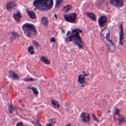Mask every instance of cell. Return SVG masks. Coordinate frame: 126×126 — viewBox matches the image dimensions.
Listing matches in <instances>:
<instances>
[{"label": "cell", "mask_w": 126, "mask_h": 126, "mask_svg": "<svg viewBox=\"0 0 126 126\" xmlns=\"http://www.w3.org/2000/svg\"><path fill=\"white\" fill-rule=\"evenodd\" d=\"M81 32H82V31L78 29H74L71 32H68L69 35H67L66 41L67 42H73L80 48L82 49L83 42L79 35V33Z\"/></svg>", "instance_id": "cell-1"}, {"label": "cell", "mask_w": 126, "mask_h": 126, "mask_svg": "<svg viewBox=\"0 0 126 126\" xmlns=\"http://www.w3.org/2000/svg\"><path fill=\"white\" fill-rule=\"evenodd\" d=\"M33 4L37 9L45 11L49 10L52 7L53 1V0H35Z\"/></svg>", "instance_id": "cell-2"}, {"label": "cell", "mask_w": 126, "mask_h": 126, "mask_svg": "<svg viewBox=\"0 0 126 126\" xmlns=\"http://www.w3.org/2000/svg\"><path fill=\"white\" fill-rule=\"evenodd\" d=\"M24 34L29 38H33L37 34V31L34 26L30 23H26L22 26Z\"/></svg>", "instance_id": "cell-3"}, {"label": "cell", "mask_w": 126, "mask_h": 126, "mask_svg": "<svg viewBox=\"0 0 126 126\" xmlns=\"http://www.w3.org/2000/svg\"><path fill=\"white\" fill-rule=\"evenodd\" d=\"M101 35L102 37V38L104 39L105 41H107V44L108 46L110 47L112 49V50H113V48L115 49V45L113 44V43L111 41V40H110L109 38V35H110V33L109 31L107 29H105L103 31H102L101 32Z\"/></svg>", "instance_id": "cell-4"}, {"label": "cell", "mask_w": 126, "mask_h": 126, "mask_svg": "<svg viewBox=\"0 0 126 126\" xmlns=\"http://www.w3.org/2000/svg\"><path fill=\"white\" fill-rule=\"evenodd\" d=\"M76 17H77V15L75 13L64 15V19L66 21L71 22V23H74L76 21Z\"/></svg>", "instance_id": "cell-5"}, {"label": "cell", "mask_w": 126, "mask_h": 126, "mask_svg": "<svg viewBox=\"0 0 126 126\" xmlns=\"http://www.w3.org/2000/svg\"><path fill=\"white\" fill-rule=\"evenodd\" d=\"M110 1L113 5L117 7L122 6L124 3V0H110Z\"/></svg>", "instance_id": "cell-6"}, {"label": "cell", "mask_w": 126, "mask_h": 126, "mask_svg": "<svg viewBox=\"0 0 126 126\" xmlns=\"http://www.w3.org/2000/svg\"><path fill=\"white\" fill-rule=\"evenodd\" d=\"M107 22V18L106 17H105L104 16H102L100 17L98 20L99 25L101 27H104L105 25V24H106Z\"/></svg>", "instance_id": "cell-7"}, {"label": "cell", "mask_w": 126, "mask_h": 126, "mask_svg": "<svg viewBox=\"0 0 126 126\" xmlns=\"http://www.w3.org/2000/svg\"><path fill=\"white\" fill-rule=\"evenodd\" d=\"M81 117L82 119V120L84 123H88L90 121V116L89 114L86 113V112H83L82 113L81 115Z\"/></svg>", "instance_id": "cell-8"}, {"label": "cell", "mask_w": 126, "mask_h": 126, "mask_svg": "<svg viewBox=\"0 0 126 126\" xmlns=\"http://www.w3.org/2000/svg\"><path fill=\"white\" fill-rule=\"evenodd\" d=\"M124 32L123 29V26L122 25H120V38H119V44L121 45H123L124 42Z\"/></svg>", "instance_id": "cell-9"}, {"label": "cell", "mask_w": 126, "mask_h": 126, "mask_svg": "<svg viewBox=\"0 0 126 126\" xmlns=\"http://www.w3.org/2000/svg\"><path fill=\"white\" fill-rule=\"evenodd\" d=\"M13 17L17 22H19L22 18V15L19 11H17L13 14Z\"/></svg>", "instance_id": "cell-10"}, {"label": "cell", "mask_w": 126, "mask_h": 126, "mask_svg": "<svg viewBox=\"0 0 126 126\" xmlns=\"http://www.w3.org/2000/svg\"><path fill=\"white\" fill-rule=\"evenodd\" d=\"M16 5V3L15 1H10L6 4V9L8 10H10L12 9H13Z\"/></svg>", "instance_id": "cell-11"}, {"label": "cell", "mask_w": 126, "mask_h": 126, "mask_svg": "<svg viewBox=\"0 0 126 126\" xmlns=\"http://www.w3.org/2000/svg\"><path fill=\"white\" fill-rule=\"evenodd\" d=\"M8 74H9V77H10L13 79H18L19 78V76L13 71L9 70L8 72Z\"/></svg>", "instance_id": "cell-12"}, {"label": "cell", "mask_w": 126, "mask_h": 126, "mask_svg": "<svg viewBox=\"0 0 126 126\" xmlns=\"http://www.w3.org/2000/svg\"><path fill=\"white\" fill-rule=\"evenodd\" d=\"M27 14H28L29 16L32 19H34L36 18V15L35 14V13L32 11H30L29 10H27Z\"/></svg>", "instance_id": "cell-13"}, {"label": "cell", "mask_w": 126, "mask_h": 126, "mask_svg": "<svg viewBox=\"0 0 126 126\" xmlns=\"http://www.w3.org/2000/svg\"><path fill=\"white\" fill-rule=\"evenodd\" d=\"M86 15L89 17L91 19H92L93 21H95L96 20V17L94 14L91 12H87L86 13Z\"/></svg>", "instance_id": "cell-14"}, {"label": "cell", "mask_w": 126, "mask_h": 126, "mask_svg": "<svg viewBox=\"0 0 126 126\" xmlns=\"http://www.w3.org/2000/svg\"><path fill=\"white\" fill-rule=\"evenodd\" d=\"M78 81L81 84H84L85 82V75H80L78 78Z\"/></svg>", "instance_id": "cell-15"}, {"label": "cell", "mask_w": 126, "mask_h": 126, "mask_svg": "<svg viewBox=\"0 0 126 126\" xmlns=\"http://www.w3.org/2000/svg\"><path fill=\"white\" fill-rule=\"evenodd\" d=\"M51 103L53 104V105L56 108H57V107L58 108V107H60V105L59 103V102L57 100H56L54 99H52L51 100Z\"/></svg>", "instance_id": "cell-16"}, {"label": "cell", "mask_w": 126, "mask_h": 126, "mask_svg": "<svg viewBox=\"0 0 126 126\" xmlns=\"http://www.w3.org/2000/svg\"><path fill=\"white\" fill-rule=\"evenodd\" d=\"M41 23L42 24H43V25H47V24H48V19L46 17H42L41 18Z\"/></svg>", "instance_id": "cell-17"}, {"label": "cell", "mask_w": 126, "mask_h": 126, "mask_svg": "<svg viewBox=\"0 0 126 126\" xmlns=\"http://www.w3.org/2000/svg\"><path fill=\"white\" fill-rule=\"evenodd\" d=\"M27 89H30V90H32V91H33V93L34 94H38V92L37 91V90L36 89V88H34V87H28L27 88Z\"/></svg>", "instance_id": "cell-18"}, {"label": "cell", "mask_w": 126, "mask_h": 126, "mask_svg": "<svg viewBox=\"0 0 126 126\" xmlns=\"http://www.w3.org/2000/svg\"><path fill=\"white\" fill-rule=\"evenodd\" d=\"M40 59H41V60L42 62H43L47 64H50V61L48 60V59L46 57H41L40 58Z\"/></svg>", "instance_id": "cell-19"}, {"label": "cell", "mask_w": 126, "mask_h": 126, "mask_svg": "<svg viewBox=\"0 0 126 126\" xmlns=\"http://www.w3.org/2000/svg\"><path fill=\"white\" fill-rule=\"evenodd\" d=\"M71 9V6L70 5H67L66 6H65L63 9V10L64 11V12H68L69 11L70 9Z\"/></svg>", "instance_id": "cell-20"}, {"label": "cell", "mask_w": 126, "mask_h": 126, "mask_svg": "<svg viewBox=\"0 0 126 126\" xmlns=\"http://www.w3.org/2000/svg\"><path fill=\"white\" fill-rule=\"evenodd\" d=\"M28 51L32 55L34 54V48H33V47L32 46H30L28 47Z\"/></svg>", "instance_id": "cell-21"}, {"label": "cell", "mask_w": 126, "mask_h": 126, "mask_svg": "<svg viewBox=\"0 0 126 126\" xmlns=\"http://www.w3.org/2000/svg\"><path fill=\"white\" fill-rule=\"evenodd\" d=\"M63 0H56V7H59L60 4L62 3Z\"/></svg>", "instance_id": "cell-22"}, {"label": "cell", "mask_w": 126, "mask_h": 126, "mask_svg": "<svg viewBox=\"0 0 126 126\" xmlns=\"http://www.w3.org/2000/svg\"><path fill=\"white\" fill-rule=\"evenodd\" d=\"M8 109H9V111L10 113H11L14 109V106H13V105L12 104H10V105H9V106H8Z\"/></svg>", "instance_id": "cell-23"}, {"label": "cell", "mask_w": 126, "mask_h": 126, "mask_svg": "<svg viewBox=\"0 0 126 126\" xmlns=\"http://www.w3.org/2000/svg\"><path fill=\"white\" fill-rule=\"evenodd\" d=\"M12 36H13L14 37V38H16L19 36V35L15 32H12Z\"/></svg>", "instance_id": "cell-24"}, {"label": "cell", "mask_w": 126, "mask_h": 126, "mask_svg": "<svg viewBox=\"0 0 126 126\" xmlns=\"http://www.w3.org/2000/svg\"><path fill=\"white\" fill-rule=\"evenodd\" d=\"M35 79H33V78H26L24 79V81H27V82H28V81H34Z\"/></svg>", "instance_id": "cell-25"}, {"label": "cell", "mask_w": 126, "mask_h": 126, "mask_svg": "<svg viewBox=\"0 0 126 126\" xmlns=\"http://www.w3.org/2000/svg\"><path fill=\"white\" fill-rule=\"evenodd\" d=\"M33 45L35 46H36V47H38V46H39V44H38V43L36 42V41H33Z\"/></svg>", "instance_id": "cell-26"}, {"label": "cell", "mask_w": 126, "mask_h": 126, "mask_svg": "<svg viewBox=\"0 0 126 126\" xmlns=\"http://www.w3.org/2000/svg\"><path fill=\"white\" fill-rule=\"evenodd\" d=\"M16 125H17V126H23L24 124H23L22 122H19V123H17V124H16Z\"/></svg>", "instance_id": "cell-27"}, {"label": "cell", "mask_w": 126, "mask_h": 126, "mask_svg": "<svg viewBox=\"0 0 126 126\" xmlns=\"http://www.w3.org/2000/svg\"><path fill=\"white\" fill-rule=\"evenodd\" d=\"M51 42H55V39L54 38H51Z\"/></svg>", "instance_id": "cell-28"}, {"label": "cell", "mask_w": 126, "mask_h": 126, "mask_svg": "<svg viewBox=\"0 0 126 126\" xmlns=\"http://www.w3.org/2000/svg\"><path fill=\"white\" fill-rule=\"evenodd\" d=\"M47 126H52V125L50 124H47Z\"/></svg>", "instance_id": "cell-29"}, {"label": "cell", "mask_w": 126, "mask_h": 126, "mask_svg": "<svg viewBox=\"0 0 126 126\" xmlns=\"http://www.w3.org/2000/svg\"></svg>", "instance_id": "cell-30"}]
</instances>
